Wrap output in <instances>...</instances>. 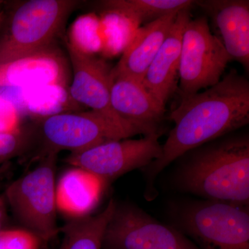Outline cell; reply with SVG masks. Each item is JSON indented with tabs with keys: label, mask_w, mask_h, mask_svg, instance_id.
<instances>
[{
	"label": "cell",
	"mask_w": 249,
	"mask_h": 249,
	"mask_svg": "<svg viewBox=\"0 0 249 249\" xmlns=\"http://www.w3.org/2000/svg\"><path fill=\"white\" fill-rule=\"evenodd\" d=\"M170 119L175 126L161 155L147 166L151 178L188 152L248 124L249 82L232 70L213 86L181 98Z\"/></svg>",
	"instance_id": "1"
},
{
	"label": "cell",
	"mask_w": 249,
	"mask_h": 249,
	"mask_svg": "<svg viewBox=\"0 0 249 249\" xmlns=\"http://www.w3.org/2000/svg\"><path fill=\"white\" fill-rule=\"evenodd\" d=\"M184 191L208 201L248 207L249 139L236 136L199 149L179 176Z\"/></svg>",
	"instance_id": "2"
},
{
	"label": "cell",
	"mask_w": 249,
	"mask_h": 249,
	"mask_svg": "<svg viewBox=\"0 0 249 249\" xmlns=\"http://www.w3.org/2000/svg\"><path fill=\"white\" fill-rule=\"evenodd\" d=\"M78 1L30 0L5 14L0 26V64L53 47Z\"/></svg>",
	"instance_id": "3"
},
{
	"label": "cell",
	"mask_w": 249,
	"mask_h": 249,
	"mask_svg": "<svg viewBox=\"0 0 249 249\" xmlns=\"http://www.w3.org/2000/svg\"><path fill=\"white\" fill-rule=\"evenodd\" d=\"M30 172L11 183L4 196L24 229L46 242L58 231L55 170L57 155L40 158Z\"/></svg>",
	"instance_id": "4"
},
{
	"label": "cell",
	"mask_w": 249,
	"mask_h": 249,
	"mask_svg": "<svg viewBox=\"0 0 249 249\" xmlns=\"http://www.w3.org/2000/svg\"><path fill=\"white\" fill-rule=\"evenodd\" d=\"M33 129L35 142H38L42 147L40 158L58 155L62 150L76 153L103 142L134 136L132 132L91 110L67 111L47 116Z\"/></svg>",
	"instance_id": "5"
},
{
	"label": "cell",
	"mask_w": 249,
	"mask_h": 249,
	"mask_svg": "<svg viewBox=\"0 0 249 249\" xmlns=\"http://www.w3.org/2000/svg\"><path fill=\"white\" fill-rule=\"evenodd\" d=\"M231 58L208 19L191 18L183 31L178 78L181 98L208 89L222 79Z\"/></svg>",
	"instance_id": "6"
},
{
	"label": "cell",
	"mask_w": 249,
	"mask_h": 249,
	"mask_svg": "<svg viewBox=\"0 0 249 249\" xmlns=\"http://www.w3.org/2000/svg\"><path fill=\"white\" fill-rule=\"evenodd\" d=\"M181 222L199 249H249L248 207L196 202L184 210Z\"/></svg>",
	"instance_id": "7"
},
{
	"label": "cell",
	"mask_w": 249,
	"mask_h": 249,
	"mask_svg": "<svg viewBox=\"0 0 249 249\" xmlns=\"http://www.w3.org/2000/svg\"><path fill=\"white\" fill-rule=\"evenodd\" d=\"M158 131L139 139H124L71 153L66 161L86 172L103 185L137 168H146L162 153Z\"/></svg>",
	"instance_id": "8"
},
{
	"label": "cell",
	"mask_w": 249,
	"mask_h": 249,
	"mask_svg": "<svg viewBox=\"0 0 249 249\" xmlns=\"http://www.w3.org/2000/svg\"><path fill=\"white\" fill-rule=\"evenodd\" d=\"M103 249H199L190 239L132 205H116Z\"/></svg>",
	"instance_id": "9"
},
{
	"label": "cell",
	"mask_w": 249,
	"mask_h": 249,
	"mask_svg": "<svg viewBox=\"0 0 249 249\" xmlns=\"http://www.w3.org/2000/svg\"><path fill=\"white\" fill-rule=\"evenodd\" d=\"M69 61L73 78L68 91L73 101L84 105L119 127L134 135L146 132L121 119L111 104V70L107 64L93 54L85 53L67 42Z\"/></svg>",
	"instance_id": "10"
},
{
	"label": "cell",
	"mask_w": 249,
	"mask_h": 249,
	"mask_svg": "<svg viewBox=\"0 0 249 249\" xmlns=\"http://www.w3.org/2000/svg\"><path fill=\"white\" fill-rule=\"evenodd\" d=\"M70 61L53 47L27 56L0 64L1 88L57 85L69 88Z\"/></svg>",
	"instance_id": "11"
},
{
	"label": "cell",
	"mask_w": 249,
	"mask_h": 249,
	"mask_svg": "<svg viewBox=\"0 0 249 249\" xmlns=\"http://www.w3.org/2000/svg\"><path fill=\"white\" fill-rule=\"evenodd\" d=\"M191 9L181 10L177 15L169 34L142 81L147 92L163 107L177 88L183 31L191 18Z\"/></svg>",
	"instance_id": "12"
},
{
	"label": "cell",
	"mask_w": 249,
	"mask_h": 249,
	"mask_svg": "<svg viewBox=\"0 0 249 249\" xmlns=\"http://www.w3.org/2000/svg\"><path fill=\"white\" fill-rule=\"evenodd\" d=\"M212 18L231 60L249 68V1L247 0L196 1Z\"/></svg>",
	"instance_id": "13"
},
{
	"label": "cell",
	"mask_w": 249,
	"mask_h": 249,
	"mask_svg": "<svg viewBox=\"0 0 249 249\" xmlns=\"http://www.w3.org/2000/svg\"><path fill=\"white\" fill-rule=\"evenodd\" d=\"M111 104L123 120L143 129L158 131L165 109L152 97L142 82L126 76L111 77Z\"/></svg>",
	"instance_id": "14"
},
{
	"label": "cell",
	"mask_w": 249,
	"mask_h": 249,
	"mask_svg": "<svg viewBox=\"0 0 249 249\" xmlns=\"http://www.w3.org/2000/svg\"><path fill=\"white\" fill-rule=\"evenodd\" d=\"M178 14L156 19L137 30L120 60L111 70V77L126 76L142 82L169 34Z\"/></svg>",
	"instance_id": "15"
},
{
	"label": "cell",
	"mask_w": 249,
	"mask_h": 249,
	"mask_svg": "<svg viewBox=\"0 0 249 249\" xmlns=\"http://www.w3.org/2000/svg\"><path fill=\"white\" fill-rule=\"evenodd\" d=\"M103 186L92 175L72 167L57 183L58 210L72 218L89 215L98 203Z\"/></svg>",
	"instance_id": "16"
},
{
	"label": "cell",
	"mask_w": 249,
	"mask_h": 249,
	"mask_svg": "<svg viewBox=\"0 0 249 249\" xmlns=\"http://www.w3.org/2000/svg\"><path fill=\"white\" fill-rule=\"evenodd\" d=\"M116 205L111 199L100 213L72 218L61 229L63 238L60 249H103L105 231Z\"/></svg>",
	"instance_id": "17"
},
{
	"label": "cell",
	"mask_w": 249,
	"mask_h": 249,
	"mask_svg": "<svg viewBox=\"0 0 249 249\" xmlns=\"http://www.w3.org/2000/svg\"><path fill=\"white\" fill-rule=\"evenodd\" d=\"M196 1L191 0H112L103 1L107 12L116 13L139 23L156 19L191 8Z\"/></svg>",
	"instance_id": "18"
},
{
	"label": "cell",
	"mask_w": 249,
	"mask_h": 249,
	"mask_svg": "<svg viewBox=\"0 0 249 249\" xmlns=\"http://www.w3.org/2000/svg\"><path fill=\"white\" fill-rule=\"evenodd\" d=\"M35 143L33 127H19L11 132H0V171L1 165L25 153Z\"/></svg>",
	"instance_id": "19"
},
{
	"label": "cell",
	"mask_w": 249,
	"mask_h": 249,
	"mask_svg": "<svg viewBox=\"0 0 249 249\" xmlns=\"http://www.w3.org/2000/svg\"><path fill=\"white\" fill-rule=\"evenodd\" d=\"M42 240L25 229L0 231V249H40Z\"/></svg>",
	"instance_id": "20"
},
{
	"label": "cell",
	"mask_w": 249,
	"mask_h": 249,
	"mask_svg": "<svg viewBox=\"0 0 249 249\" xmlns=\"http://www.w3.org/2000/svg\"><path fill=\"white\" fill-rule=\"evenodd\" d=\"M8 205L4 194L0 195V231L5 229L8 220Z\"/></svg>",
	"instance_id": "21"
},
{
	"label": "cell",
	"mask_w": 249,
	"mask_h": 249,
	"mask_svg": "<svg viewBox=\"0 0 249 249\" xmlns=\"http://www.w3.org/2000/svg\"><path fill=\"white\" fill-rule=\"evenodd\" d=\"M1 3V2H0ZM5 17V13L3 10H0V26H1V23L4 21Z\"/></svg>",
	"instance_id": "22"
},
{
	"label": "cell",
	"mask_w": 249,
	"mask_h": 249,
	"mask_svg": "<svg viewBox=\"0 0 249 249\" xmlns=\"http://www.w3.org/2000/svg\"><path fill=\"white\" fill-rule=\"evenodd\" d=\"M1 172H2V170H1V171H0V173H1Z\"/></svg>",
	"instance_id": "23"
}]
</instances>
